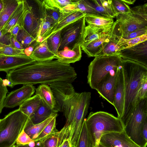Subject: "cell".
Returning <instances> with one entry per match:
<instances>
[{
	"instance_id": "7402d4cb",
	"label": "cell",
	"mask_w": 147,
	"mask_h": 147,
	"mask_svg": "<svg viewBox=\"0 0 147 147\" xmlns=\"http://www.w3.org/2000/svg\"><path fill=\"white\" fill-rule=\"evenodd\" d=\"M36 61H44L56 59L55 55L48 48L46 40L40 43L30 56Z\"/></svg>"
},
{
	"instance_id": "ee69618b",
	"label": "cell",
	"mask_w": 147,
	"mask_h": 147,
	"mask_svg": "<svg viewBox=\"0 0 147 147\" xmlns=\"http://www.w3.org/2000/svg\"><path fill=\"white\" fill-rule=\"evenodd\" d=\"M8 92L7 86L3 83V80L0 77V114L4 107V103Z\"/></svg>"
},
{
	"instance_id": "cb8c5ba5",
	"label": "cell",
	"mask_w": 147,
	"mask_h": 147,
	"mask_svg": "<svg viewBox=\"0 0 147 147\" xmlns=\"http://www.w3.org/2000/svg\"><path fill=\"white\" fill-rule=\"evenodd\" d=\"M24 11L23 0H20L17 7L1 31L3 35L9 33L17 24L21 23V20L24 17Z\"/></svg>"
},
{
	"instance_id": "e575fe53",
	"label": "cell",
	"mask_w": 147,
	"mask_h": 147,
	"mask_svg": "<svg viewBox=\"0 0 147 147\" xmlns=\"http://www.w3.org/2000/svg\"><path fill=\"white\" fill-rule=\"evenodd\" d=\"M45 40L49 49L56 56L61 43L60 31L51 35Z\"/></svg>"
},
{
	"instance_id": "6125c7cd",
	"label": "cell",
	"mask_w": 147,
	"mask_h": 147,
	"mask_svg": "<svg viewBox=\"0 0 147 147\" xmlns=\"http://www.w3.org/2000/svg\"><path fill=\"white\" fill-rule=\"evenodd\" d=\"M94 147H97V146H94Z\"/></svg>"
},
{
	"instance_id": "83f0119b",
	"label": "cell",
	"mask_w": 147,
	"mask_h": 147,
	"mask_svg": "<svg viewBox=\"0 0 147 147\" xmlns=\"http://www.w3.org/2000/svg\"><path fill=\"white\" fill-rule=\"evenodd\" d=\"M3 7L0 13V30L1 31L18 6L20 0H3Z\"/></svg>"
},
{
	"instance_id": "b9f144b4",
	"label": "cell",
	"mask_w": 147,
	"mask_h": 147,
	"mask_svg": "<svg viewBox=\"0 0 147 147\" xmlns=\"http://www.w3.org/2000/svg\"><path fill=\"white\" fill-rule=\"evenodd\" d=\"M58 134L50 137L39 143L41 147H57L58 140Z\"/></svg>"
},
{
	"instance_id": "d6a6232c",
	"label": "cell",
	"mask_w": 147,
	"mask_h": 147,
	"mask_svg": "<svg viewBox=\"0 0 147 147\" xmlns=\"http://www.w3.org/2000/svg\"><path fill=\"white\" fill-rule=\"evenodd\" d=\"M93 142L87 129L86 119L82 128L76 147H94Z\"/></svg>"
},
{
	"instance_id": "277c9868",
	"label": "cell",
	"mask_w": 147,
	"mask_h": 147,
	"mask_svg": "<svg viewBox=\"0 0 147 147\" xmlns=\"http://www.w3.org/2000/svg\"><path fill=\"white\" fill-rule=\"evenodd\" d=\"M86 122L94 147L98 144L103 134L124 130V126L121 119L106 112H90L86 119Z\"/></svg>"
},
{
	"instance_id": "52a82bcc",
	"label": "cell",
	"mask_w": 147,
	"mask_h": 147,
	"mask_svg": "<svg viewBox=\"0 0 147 147\" xmlns=\"http://www.w3.org/2000/svg\"><path fill=\"white\" fill-rule=\"evenodd\" d=\"M147 118V98L140 100L134 109L124 126L129 137L140 147H146L147 142L143 139L142 130L144 122Z\"/></svg>"
},
{
	"instance_id": "f1b7e54d",
	"label": "cell",
	"mask_w": 147,
	"mask_h": 147,
	"mask_svg": "<svg viewBox=\"0 0 147 147\" xmlns=\"http://www.w3.org/2000/svg\"><path fill=\"white\" fill-rule=\"evenodd\" d=\"M35 90L36 94L38 95L49 107L56 112L55 100L50 87L47 84H42Z\"/></svg>"
},
{
	"instance_id": "f546056e",
	"label": "cell",
	"mask_w": 147,
	"mask_h": 147,
	"mask_svg": "<svg viewBox=\"0 0 147 147\" xmlns=\"http://www.w3.org/2000/svg\"><path fill=\"white\" fill-rule=\"evenodd\" d=\"M57 115V113L50 117L45 121L36 124L32 123L30 121L29 119L24 129V131L34 141L45 127Z\"/></svg>"
},
{
	"instance_id": "7a4b0ae2",
	"label": "cell",
	"mask_w": 147,
	"mask_h": 147,
	"mask_svg": "<svg viewBox=\"0 0 147 147\" xmlns=\"http://www.w3.org/2000/svg\"><path fill=\"white\" fill-rule=\"evenodd\" d=\"M77 77L74 67L57 60L35 61L7 73L10 87L18 84H50L57 82L71 83Z\"/></svg>"
},
{
	"instance_id": "9c48e42d",
	"label": "cell",
	"mask_w": 147,
	"mask_h": 147,
	"mask_svg": "<svg viewBox=\"0 0 147 147\" xmlns=\"http://www.w3.org/2000/svg\"><path fill=\"white\" fill-rule=\"evenodd\" d=\"M86 26L84 16L71 22L60 30L61 40L58 51L65 48L72 49L78 44L81 46Z\"/></svg>"
},
{
	"instance_id": "db71d44e",
	"label": "cell",
	"mask_w": 147,
	"mask_h": 147,
	"mask_svg": "<svg viewBox=\"0 0 147 147\" xmlns=\"http://www.w3.org/2000/svg\"><path fill=\"white\" fill-rule=\"evenodd\" d=\"M59 147H71L69 141L68 140H64Z\"/></svg>"
},
{
	"instance_id": "4316f807",
	"label": "cell",
	"mask_w": 147,
	"mask_h": 147,
	"mask_svg": "<svg viewBox=\"0 0 147 147\" xmlns=\"http://www.w3.org/2000/svg\"><path fill=\"white\" fill-rule=\"evenodd\" d=\"M42 99L36 94L28 98L19 106V109L30 119L40 105Z\"/></svg>"
},
{
	"instance_id": "9f6ffc18",
	"label": "cell",
	"mask_w": 147,
	"mask_h": 147,
	"mask_svg": "<svg viewBox=\"0 0 147 147\" xmlns=\"http://www.w3.org/2000/svg\"><path fill=\"white\" fill-rule=\"evenodd\" d=\"M122 1L128 5L133 4L136 1L135 0H122Z\"/></svg>"
},
{
	"instance_id": "bcb514c9",
	"label": "cell",
	"mask_w": 147,
	"mask_h": 147,
	"mask_svg": "<svg viewBox=\"0 0 147 147\" xmlns=\"http://www.w3.org/2000/svg\"><path fill=\"white\" fill-rule=\"evenodd\" d=\"M91 1L98 15L111 18L105 11L100 0H94Z\"/></svg>"
},
{
	"instance_id": "74e56055",
	"label": "cell",
	"mask_w": 147,
	"mask_h": 147,
	"mask_svg": "<svg viewBox=\"0 0 147 147\" xmlns=\"http://www.w3.org/2000/svg\"><path fill=\"white\" fill-rule=\"evenodd\" d=\"M147 40V34L137 37L123 40L119 42V44L123 49L132 47Z\"/></svg>"
},
{
	"instance_id": "836d02e7",
	"label": "cell",
	"mask_w": 147,
	"mask_h": 147,
	"mask_svg": "<svg viewBox=\"0 0 147 147\" xmlns=\"http://www.w3.org/2000/svg\"><path fill=\"white\" fill-rule=\"evenodd\" d=\"M16 39L24 49L38 42L23 27H21L17 35Z\"/></svg>"
},
{
	"instance_id": "ffe728a7",
	"label": "cell",
	"mask_w": 147,
	"mask_h": 147,
	"mask_svg": "<svg viewBox=\"0 0 147 147\" xmlns=\"http://www.w3.org/2000/svg\"><path fill=\"white\" fill-rule=\"evenodd\" d=\"M56 57L59 61L67 64L78 61L82 57L81 46L78 44L72 49L65 48L59 51L56 54Z\"/></svg>"
},
{
	"instance_id": "11a10c76",
	"label": "cell",
	"mask_w": 147,
	"mask_h": 147,
	"mask_svg": "<svg viewBox=\"0 0 147 147\" xmlns=\"http://www.w3.org/2000/svg\"><path fill=\"white\" fill-rule=\"evenodd\" d=\"M16 145V147H30L28 144L24 145ZM33 147H41V146L40 144L37 142H36V144Z\"/></svg>"
},
{
	"instance_id": "30bf717a",
	"label": "cell",
	"mask_w": 147,
	"mask_h": 147,
	"mask_svg": "<svg viewBox=\"0 0 147 147\" xmlns=\"http://www.w3.org/2000/svg\"><path fill=\"white\" fill-rule=\"evenodd\" d=\"M98 144L107 147H140L129 137L124 130L121 132H111L103 134Z\"/></svg>"
},
{
	"instance_id": "91938a15",
	"label": "cell",
	"mask_w": 147,
	"mask_h": 147,
	"mask_svg": "<svg viewBox=\"0 0 147 147\" xmlns=\"http://www.w3.org/2000/svg\"><path fill=\"white\" fill-rule=\"evenodd\" d=\"M97 147H118L117 146H113V147H107L106 146L103 145H102L99 144H98L97 145Z\"/></svg>"
},
{
	"instance_id": "680465c9",
	"label": "cell",
	"mask_w": 147,
	"mask_h": 147,
	"mask_svg": "<svg viewBox=\"0 0 147 147\" xmlns=\"http://www.w3.org/2000/svg\"><path fill=\"white\" fill-rule=\"evenodd\" d=\"M3 7V0H0V13L2 11Z\"/></svg>"
},
{
	"instance_id": "c3c4849f",
	"label": "cell",
	"mask_w": 147,
	"mask_h": 147,
	"mask_svg": "<svg viewBox=\"0 0 147 147\" xmlns=\"http://www.w3.org/2000/svg\"><path fill=\"white\" fill-rule=\"evenodd\" d=\"M10 44L9 46L15 49L24 50V49L22 45L17 40L16 38L13 37H10Z\"/></svg>"
},
{
	"instance_id": "44dd1931",
	"label": "cell",
	"mask_w": 147,
	"mask_h": 147,
	"mask_svg": "<svg viewBox=\"0 0 147 147\" xmlns=\"http://www.w3.org/2000/svg\"><path fill=\"white\" fill-rule=\"evenodd\" d=\"M86 14L78 10L63 13L62 16L57 22L54 28L45 40L51 35L60 31L71 22L85 16Z\"/></svg>"
},
{
	"instance_id": "816d5d0a",
	"label": "cell",
	"mask_w": 147,
	"mask_h": 147,
	"mask_svg": "<svg viewBox=\"0 0 147 147\" xmlns=\"http://www.w3.org/2000/svg\"><path fill=\"white\" fill-rule=\"evenodd\" d=\"M142 135L144 140L147 142V118L144 122L142 130Z\"/></svg>"
},
{
	"instance_id": "3957f363",
	"label": "cell",
	"mask_w": 147,
	"mask_h": 147,
	"mask_svg": "<svg viewBox=\"0 0 147 147\" xmlns=\"http://www.w3.org/2000/svg\"><path fill=\"white\" fill-rule=\"evenodd\" d=\"M121 67L124 79V103L120 119L124 126L140 101L138 92L142 80L147 75V67L134 61L123 59Z\"/></svg>"
},
{
	"instance_id": "603a6c76",
	"label": "cell",
	"mask_w": 147,
	"mask_h": 147,
	"mask_svg": "<svg viewBox=\"0 0 147 147\" xmlns=\"http://www.w3.org/2000/svg\"><path fill=\"white\" fill-rule=\"evenodd\" d=\"M74 10L80 11L86 14L97 15L91 1L74 0L72 3L63 9V13H67Z\"/></svg>"
},
{
	"instance_id": "6f0895ef",
	"label": "cell",
	"mask_w": 147,
	"mask_h": 147,
	"mask_svg": "<svg viewBox=\"0 0 147 147\" xmlns=\"http://www.w3.org/2000/svg\"><path fill=\"white\" fill-rule=\"evenodd\" d=\"M4 126V120L3 118L0 119V131L3 128Z\"/></svg>"
},
{
	"instance_id": "6da1fadb",
	"label": "cell",
	"mask_w": 147,
	"mask_h": 147,
	"mask_svg": "<svg viewBox=\"0 0 147 147\" xmlns=\"http://www.w3.org/2000/svg\"><path fill=\"white\" fill-rule=\"evenodd\" d=\"M53 92L56 112H62L66 121L58 133L57 147L68 140L71 147H76L90 105L91 93L76 92L71 83L57 82L49 84Z\"/></svg>"
},
{
	"instance_id": "484cf974",
	"label": "cell",
	"mask_w": 147,
	"mask_h": 147,
	"mask_svg": "<svg viewBox=\"0 0 147 147\" xmlns=\"http://www.w3.org/2000/svg\"><path fill=\"white\" fill-rule=\"evenodd\" d=\"M57 113L49 107L42 99L41 103L31 118L30 121L32 123H40Z\"/></svg>"
},
{
	"instance_id": "ac0fdd59",
	"label": "cell",
	"mask_w": 147,
	"mask_h": 147,
	"mask_svg": "<svg viewBox=\"0 0 147 147\" xmlns=\"http://www.w3.org/2000/svg\"><path fill=\"white\" fill-rule=\"evenodd\" d=\"M117 78L115 86L114 107L118 115L121 119L123 113L124 103V79L121 67L117 70Z\"/></svg>"
},
{
	"instance_id": "7c38bea8",
	"label": "cell",
	"mask_w": 147,
	"mask_h": 147,
	"mask_svg": "<svg viewBox=\"0 0 147 147\" xmlns=\"http://www.w3.org/2000/svg\"><path fill=\"white\" fill-rule=\"evenodd\" d=\"M119 55L123 59L134 61L147 67V40L123 49Z\"/></svg>"
},
{
	"instance_id": "94428289",
	"label": "cell",
	"mask_w": 147,
	"mask_h": 147,
	"mask_svg": "<svg viewBox=\"0 0 147 147\" xmlns=\"http://www.w3.org/2000/svg\"><path fill=\"white\" fill-rule=\"evenodd\" d=\"M11 147H16V145H14Z\"/></svg>"
},
{
	"instance_id": "f5cc1de1",
	"label": "cell",
	"mask_w": 147,
	"mask_h": 147,
	"mask_svg": "<svg viewBox=\"0 0 147 147\" xmlns=\"http://www.w3.org/2000/svg\"><path fill=\"white\" fill-rule=\"evenodd\" d=\"M21 27H22L20 26L18 23L17 24L9 33L10 37H13L16 38L17 35Z\"/></svg>"
},
{
	"instance_id": "8fae6325",
	"label": "cell",
	"mask_w": 147,
	"mask_h": 147,
	"mask_svg": "<svg viewBox=\"0 0 147 147\" xmlns=\"http://www.w3.org/2000/svg\"><path fill=\"white\" fill-rule=\"evenodd\" d=\"M35 91V88L33 85H23L21 88L11 91L6 96L4 103V107L11 108L20 106L31 97Z\"/></svg>"
},
{
	"instance_id": "681fc988",
	"label": "cell",
	"mask_w": 147,
	"mask_h": 147,
	"mask_svg": "<svg viewBox=\"0 0 147 147\" xmlns=\"http://www.w3.org/2000/svg\"><path fill=\"white\" fill-rule=\"evenodd\" d=\"M0 42L6 45H9L10 43L9 33L4 36L0 30Z\"/></svg>"
},
{
	"instance_id": "d6986e66",
	"label": "cell",
	"mask_w": 147,
	"mask_h": 147,
	"mask_svg": "<svg viewBox=\"0 0 147 147\" xmlns=\"http://www.w3.org/2000/svg\"><path fill=\"white\" fill-rule=\"evenodd\" d=\"M111 29L103 33L97 39L81 47L88 57H96L102 51L109 40Z\"/></svg>"
},
{
	"instance_id": "ba28073f",
	"label": "cell",
	"mask_w": 147,
	"mask_h": 147,
	"mask_svg": "<svg viewBox=\"0 0 147 147\" xmlns=\"http://www.w3.org/2000/svg\"><path fill=\"white\" fill-rule=\"evenodd\" d=\"M130 12L115 16L121 38L138 29L147 27V3L130 8Z\"/></svg>"
},
{
	"instance_id": "d590c367",
	"label": "cell",
	"mask_w": 147,
	"mask_h": 147,
	"mask_svg": "<svg viewBox=\"0 0 147 147\" xmlns=\"http://www.w3.org/2000/svg\"><path fill=\"white\" fill-rule=\"evenodd\" d=\"M111 4L115 16L119 14L130 12V8L122 0H111Z\"/></svg>"
},
{
	"instance_id": "4dcf8cb0",
	"label": "cell",
	"mask_w": 147,
	"mask_h": 147,
	"mask_svg": "<svg viewBox=\"0 0 147 147\" xmlns=\"http://www.w3.org/2000/svg\"><path fill=\"white\" fill-rule=\"evenodd\" d=\"M111 28L103 29L89 25L86 26L84 34L83 43L81 47L86 45L97 39L102 34Z\"/></svg>"
},
{
	"instance_id": "4fadbf2b",
	"label": "cell",
	"mask_w": 147,
	"mask_h": 147,
	"mask_svg": "<svg viewBox=\"0 0 147 147\" xmlns=\"http://www.w3.org/2000/svg\"><path fill=\"white\" fill-rule=\"evenodd\" d=\"M38 7L39 27L37 42L41 43L44 41L54 28L57 22L48 17L44 11L42 0H36Z\"/></svg>"
},
{
	"instance_id": "8992f818",
	"label": "cell",
	"mask_w": 147,
	"mask_h": 147,
	"mask_svg": "<svg viewBox=\"0 0 147 147\" xmlns=\"http://www.w3.org/2000/svg\"><path fill=\"white\" fill-rule=\"evenodd\" d=\"M3 119L4 127L0 131V147H11L15 145L29 118L18 109L9 113Z\"/></svg>"
},
{
	"instance_id": "ab89813d",
	"label": "cell",
	"mask_w": 147,
	"mask_h": 147,
	"mask_svg": "<svg viewBox=\"0 0 147 147\" xmlns=\"http://www.w3.org/2000/svg\"><path fill=\"white\" fill-rule=\"evenodd\" d=\"M42 4L44 11L46 15L57 22L62 16L63 13L60 10L45 6L43 3Z\"/></svg>"
},
{
	"instance_id": "2e32d148",
	"label": "cell",
	"mask_w": 147,
	"mask_h": 147,
	"mask_svg": "<svg viewBox=\"0 0 147 147\" xmlns=\"http://www.w3.org/2000/svg\"><path fill=\"white\" fill-rule=\"evenodd\" d=\"M117 70L114 74H108L97 87L96 90L100 95L113 106L114 104Z\"/></svg>"
},
{
	"instance_id": "d4e9b609",
	"label": "cell",
	"mask_w": 147,
	"mask_h": 147,
	"mask_svg": "<svg viewBox=\"0 0 147 147\" xmlns=\"http://www.w3.org/2000/svg\"><path fill=\"white\" fill-rule=\"evenodd\" d=\"M85 19L88 25L103 29L111 28L114 22L113 18L92 14H86Z\"/></svg>"
},
{
	"instance_id": "f35d334b",
	"label": "cell",
	"mask_w": 147,
	"mask_h": 147,
	"mask_svg": "<svg viewBox=\"0 0 147 147\" xmlns=\"http://www.w3.org/2000/svg\"><path fill=\"white\" fill-rule=\"evenodd\" d=\"M24 50L15 49L9 45L0 47V55H24Z\"/></svg>"
},
{
	"instance_id": "f907efd6",
	"label": "cell",
	"mask_w": 147,
	"mask_h": 147,
	"mask_svg": "<svg viewBox=\"0 0 147 147\" xmlns=\"http://www.w3.org/2000/svg\"><path fill=\"white\" fill-rule=\"evenodd\" d=\"M39 43H40L38 42L32 45L25 49L24 50L25 54L27 56H30L36 47Z\"/></svg>"
},
{
	"instance_id": "5b68a950",
	"label": "cell",
	"mask_w": 147,
	"mask_h": 147,
	"mask_svg": "<svg viewBox=\"0 0 147 147\" xmlns=\"http://www.w3.org/2000/svg\"><path fill=\"white\" fill-rule=\"evenodd\" d=\"M123 60L119 55L95 57L88 67V83L90 87L96 90L108 74L121 66Z\"/></svg>"
},
{
	"instance_id": "7bdbcfd3",
	"label": "cell",
	"mask_w": 147,
	"mask_h": 147,
	"mask_svg": "<svg viewBox=\"0 0 147 147\" xmlns=\"http://www.w3.org/2000/svg\"><path fill=\"white\" fill-rule=\"evenodd\" d=\"M147 98V75L142 79L138 91V98L139 101Z\"/></svg>"
},
{
	"instance_id": "f6af8a7d",
	"label": "cell",
	"mask_w": 147,
	"mask_h": 147,
	"mask_svg": "<svg viewBox=\"0 0 147 147\" xmlns=\"http://www.w3.org/2000/svg\"><path fill=\"white\" fill-rule=\"evenodd\" d=\"M34 140L24 131V129L19 135L16 141V145H26Z\"/></svg>"
},
{
	"instance_id": "60d3db41",
	"label": "cell",
	"mask_w": 147,
	"mask_h": 147,
	"mask_svg": "<svg viewBox=\"0 0 147 147\" xmlns=\"http://www.w3.org/2000/svg\"><path fill=\"white\" fill-rule=\"evenodd\" d=\"M147 34V27L136 30L121 38L119 42L123 40L137 37Z\"/></svg>"
},
{
	"instance_id": "7dc6e473",
	"label": "cell",
	"mask_w": 147,
	"mask_h": 147,
	"mask_svg": "<svg viewBox=\"0 0 147 147\" xmlns=\"http://www.w3.org/2000/svg\"><path fill=\"white\" fill-rule=\"evenodd\" d=\"M100 3L107 13L111 18H113L115 16L111 4V0H100Z\"/></svg>"
},
{
	"instance_id": "9a60e30c",
	"label": "cell",
	"mask_w": 147,
	"mask_h": 147,
	"mask_svg": "<svg viewBox=\"0 0 147 147\" xmlns=\"http://www.w3.org/2000/svg\"><path fill=\"white\" fill-rule=\"evenodd\" d=\"M121 38L119 24L116 21L114 22L112 26L108 42L96 57L119 55L120 51L122 49L119 44Z\"/></svg>"
},
{
	"instance_id": "8d00e7d4",
	"label": "cell",
	"mask_w": 147,
	"mask_h": 147,
	"mask_svg": "<svg viewBox=\"0 0 147 147\" xmlns=\"http://www.w3.org/2000/svg\"><path fill=\"white\" fill-rule=\"evenodd\" d=\"M42 1L45 6L58 9L63 13V9L72 2V0H45Z\"/></svg>"
},
{
	"instance_id": "e0dca14e",
	"label": "cell",
	"mask_w": 147,
	"mask_h": 147,
	"mask_svg": "<svg viewBox=\"0 0 147 147\" xmlns=\"http://www.w3.org/2000/svg\"><path fill=\"white\" fill-rule=\"evenodd\" d=\"M23 1L24 9L23 28L37 40L39 27L38 18L35 16L32 7L27 1L24 0Z\"/></svg>"
},
{
	"instance_id": "5bb4252c",
	"label": "cell",
	"mask_w": 147,
	"mask_h": 147,
	"mask_svg": "<svg viewBox=\"0 0 147 147\" xmlns=\"http://www.w3.org/2000/svg\"><path fill=\"white\" fill-rule=\"evenodd\" d=\"M36 61L26 55H0V71L7 73L23 66Z\"/></svg>"
},
{
	"instance_id": "1f68e13d",
	"label": "cell",
	"mask_w": 147,
	"mask_h": 147,
	"mask_svg": "<svg viewBox=\"0 0 147 147\" xmlns=\"http://www.w3.org/2000/svg\"><path fill=\"white\" fill-rule=\"evenodd\" d=\"M57 116H55L45 127L34 140V142L40 144L45 139L58 133L59 131L56 128V118Z\"/></svg>"
}]
</instances>
